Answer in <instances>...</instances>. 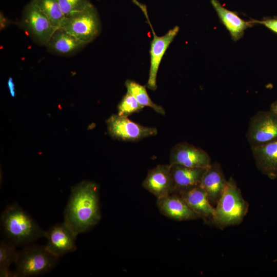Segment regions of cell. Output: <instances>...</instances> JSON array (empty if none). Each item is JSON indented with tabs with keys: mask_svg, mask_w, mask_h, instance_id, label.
Segmentation results:
<instances>
[{
	"mask_svg": "<svg viewBox=\"0 0 277 277\" xmlns=\"http://www.w3.org/2000/svg\"><path fill=\"white\" fill-rule=\"evenodd\" d=\"M125 86L127 92L133 95L142 107H149L159 114H165L164 109L151 100L146 90V85L143 86L134 81L127 80L125 82Z\"/></svg>",
	"mask_w": 277,
	"mask_h": 277,
	"instance_id": "cell-20",
	"label": "cell"
},
{
	"mask_svg": "<svg viewBox=\"0 0 277 277\" xmlns=\"http://www.w3.org/2000/svg\"><path fill=\"white\" fill-rule=\"evenodd\" d=\"M61 28L87 44L100 34L101 23L97 11L91 4L83 11L65 17Z\"/></svg>",
	"mask_w": 277,
	"mask_h": 277,
	"instance_id": "cell-5",
	"label": "cell"
},
{
	"mask_svg": "<svg viewBox=\"0 0 277 277\" xmlns=\"http://www.w3.org/2000/svg\"><path fill=\"white\" fill-rule=\"evenodd\" d=\"M156 205L162 214L174 220L183 221L199 219L184 200L176 193L157 199Z\"/></svg>",
	"mask_w": 277,
	"mask_h": 277,
	"instance_id": "cell-13",
	"label": "cell"
},
{
	"mask_svg": "<svg viewBox=\"0 0 277 277\" xmlns=\"http://www.w3.org/2000/svg\"><path fill=\"white\" fill-rule=\"evenodd\" d=\"M170 166L175 186L174 192L199 186L206 170V168L187 167L177 164H170Z\"/></svg>",
	"mask_w": 277,
	"mask_h": 277,
	"instance_id": "cell-18",
	"label": "cell"
},
{
	"mask_svg": "<svg viewBox=\"0 0 277 277\" xmlns=\"http://www.w3.org/2000/svg\"><path fill=\"white\" fill-rule=\"evenodd\" d=\"M211 3L221 22L229 31L234 41L241 38L245 30L254 25L251 21H245L236 13L225 8L218 0H211Z\"/></svg>",
	"mask_w": 277,
	"mask_h": 277,
	"instance_id": "cell-17",
	"label": "cell"
},
{
	"mask_svg": "<svg viewBox=\"0 0 277 277\" xmlns=\"http://www.w3.org/2000/svg\"><path fill=\"white\" fill-rule=\"evenodd\" d=\"M56 29L61 28L65 16L58 0H32Z\"/></svg>",
	"mask_w": 277,
	"mask_h": 277,
	"instance_id": "cell-21",
	"label": "cell"
},
{
	"mask_svg": "<svg viewBox=\"0 0 277 277\" xmlns=\"http://www.w3.org/2000/svg\"><path fill=\"white\" fill-rule=\"evenodd\" d=\"M211 164V157L206 151L186 142L176 144L170 151V165L206 168Z\"/></svg>",
	"mask_w": 277,
	"mask_h": 277,
	"instance_id": "cell-11",
	"label": "cell"
},
{
	"mask_svg": "<svg viewBox=\"0 0 277 277\" xmlns=\"http://www.w3.org/2000/svg\"><path fill=\"white\" fill-rule=\"evenodd\" d=\"M251 150L257 168L270 179H277V140L251 146Z\"/></svg>",
	"mask_w": 277,
	"mask_h": 277,
	"instance_id": "cell-16",
	"label": "cell"
},
{
	"mask_svg": "<svg viewBox=\"0 0 277 277\" xmlns=\"http://www.w3.org/2000/svg\"><path fill=\"white\" fill-rule=\"evenodd\" d=\"M76 235L63 222L51 226L46 231V248L54 255L60 258L64 255L74 251Z\"/></svg>",
	"mask_w": 277,
	"mask_h": 277,
	"instance_id": "cell-10",
	"label": "cell"
},
{
	"mask_svg": "<svg viewBox=\"0 0 277 277\" xmlns=\"http://www.w3.org/2000/svg\"><path fill=\"white\" fill-rule=\"evenodd\" d=\"M7 19L3 17V15H1V29H3L7 25Z\"/></svg>",
	"mask_w": 277,
	"mask_h": 277,
	"instance_id": "cell-28",
	"label": "cell"
},
{
	"mask_svg": "<svg viewBox=\"0 0 277 277\" xmlns=\"http://www.w3.org/2000/svg\"><path fill=\"white\" fill-rule=\"evenodd\" d=\"M16 247L10 245L4 240L0 242V276H14L13 272L9 270V267L14 263L17 255Z\"/></svg>",
	"mask_w": 277,
	"mask_h": 277,
	"instance_id": "cell-22",
	"label": "cell"
},
{
	"mask_svg": "<svg viewBox=\"0 0 277 277\" xmlns=\"http://www.w3.org/2000/svg\"><path fill=\"white\" fill-rule=\"evenodd\" d=\"M270 110L277 115V100L273 102L270 107Z\"/></svg>",
	"mask_w": 277,
	"mask_h": 277,
	"instance_id": "cell-27",
	"label": "cell"
},
{
	"mask_svg": "<svg viewBox=\"0 0 277 277\" xmlns=\"http://www.w3.org/2000/svg\"><path fill=\"white\" fill-rule=\"evenodd\" d=\"M106 123L109 134L118 140L135 142L157 133L155 127L142 126L118 114L111 115Z\"/></svg>",
	"mask_w": 277,
	"mask_h": 277,
	"instance_id": "cell-9",
	"label": "cell"
},
{
	"mask_svg": "<svg viewBox=\"0 0 277 277\" xmlns=\"http://www.w3.org/2000/svg\"><path fill=\"white\" fill-rule=\"evenodd\" d=\"M248 209V202L243 198L235 180L230 177L216 205L211 224L220 229L238 225L243 222Z\"/></svg>",
	"mask_w": 277,
	"mask_h": 277,
	"instance_id": "cell-3",
	"label": "cell"
},
{
	"mask_svg": "<svg viewBox=\"0 0 277 277\" xmlns=\"http://www.w3.org/2000/svg\"><path fill=\"white\" fill-rule=\"evenodd\" d=\"M59 258L50 253L45 246L29 244L18 251L14 263V277H30L51 271Z\"/></svg>",
	"mask_w": 277,
	"mask_h": 277,
	"instance_id": "cell-4",
	"label": "cell"
},
{
	"mask_svg": "<svg viewBox=\"0 0 277 277\" xmlns=\"http://www.w3.org/2000/svg\"><path fill=\"white\" fill-rule=\"evenodd\" d=\"M19 24L35 42L41 45L46 46L57 30L32 0L24 9Z\"/></svg>",
	"mask_w": 277,
	"mask_h": 277,
	"instance_id": "cell-7",
	"label": "cell"
},
{
	"mask_svg": "<svg viewBox=\"0 0 277 277\" xmlns=\"http://www.w3.org/2000/svg\"><path fill=\"white\" fill-rule=\"evenodd\" d=\"M8 87L9 89L10 92L11 93V95L12 96H15V88H14V84L13 82V80L12 78L10 77L8 81Z\"/></svg>",
	"mask_w": 277,
	"mask_h": 277,
	"instance_id": "cell-26",
	"label": "cell"
},
{
	"mask_svg": "<svg viewBox=\"0 0 277 277\" xmlns=\"http://www.w3.org/2000/svg\"><path fill=\"white\" fill-rule=\"evenodd\" d=\"M4 240L15 247L25 246L45 238L46 231L17 203L8 205L1 216Z\"/></svg>",
	"mask_w": 277,
	"mask_h": 277,
	"instance_id": "cell-2",
	"label": "cell"
},
{
	"mask_svg": "<svg viewBox=\"0 0 277 277\" xmlns=\"http://www.w3.org/2000/svg\"><path fill=\"white\" fill-rule=\"evenodd\" d=\"M142 186L157 199L173 193L175 186L170 164L158 165L149 170Z\"/></svg>",
	"mask_w": 277,
	"mask_h": 277,
	"instance_id": "cell-12",
	"label": "cell"
},
{
	"mask_svg": "<svg viewBox=\"0 0 277 277\" xmlns=\"http://www.w3.org/2000/svg\"><path fill=\"white\" fill-rule=\"evenodd\" d=\"M186 202L193 211L206 223L211 224L215 214V207L209 201L205 191L199 186L176 192Z\"/></svg>",
	"mask_w": 277,
	"mask_h": 277,
	"instance_id": "cell-15",
	"label": "cell"
},
{
	"mask_svg": "<svg viewBox=\"0 0 277 277\" xmlns=\"http://www.w3.org/2000/svg\"><path fill=\"white\" fill-rule=\"evenodd\" d=\"M246 136L251 147L277 140V115L270 110L257 112L250 120Z\"/></svg>",
	"mask_w": 277,
	"mask_h": 277,
	"instance_id": "cell-8",
	"label": "cell"
},
{
	"mask_svg": "<svg viewBox=\"0 0 277 277\" xmlns=\"http://www.w3.org/2000/svg\"><path fill=\"white\" fill-rule=\"evenodd\" d=\"M143 108L133 95L127 92L118 104L117 114L128 117L134 113L140 112Z\"/></svg>",
	"mask_w": 277,
	"mask_h": 277,
	"instance_id": "cell-23",
	"label": "cell"
},
{
	"mask_svg": "<svg viewBox=\"0 0 277 277\" xmlns=\"http://www.w3.org/2000/svg\"><path fill=\"white\" fill-rule=\"evenodd\" d=\"M227 182L220 164L211 163L206 168L199 186L205 191L212 205H216Z\"/></svg>",
	"mask_w": 277,
	"mask_h": 277,
	"instance_id": "cell-14",
	"label": "cell"
},
{
	"mask_svg": "<svg viewBox=\"0 0 277 277\" xmlns=\"http://www.w3.org/2000/svg\"><path fill=\"white\" fill-rule=\"evenodd\" d=\"M85 45L60 28L52 35L46 46L52 53L65 56L75 53Z\"/></svg>",
	"mask_w": 277,
	"mask_h": 277,
	"instance_id": "cell-19",
	"label": "cell"
},
{
	"mask_svg": "<svg viewBox=\"0 0 277 277\" xmlns=\"http://www.w3.org/2000/svg\"><path fill=\"white\" fill-rule=\"evenodd\" d=\"M135 3L144 12L153 34V38L151 42L149 52L150 64L149 77L146 85L149 89L154 91L157 88L156 77L161 61L169 45L178 33L180 28L177 26H174L173 28L168 30L165 35L161 36H157L149 19L146 6L139 3L137 1H135Z\"/></svg>",
	"mask_w": 277,
	"mask_h": 277,
	"instance_id": "cell-6",
	"label": "cell"
},
{
	"mask_svg": "<svg viewBox=\"0 0 277 277\" xmlns=\"http://www.w3.org/2000/svg\"><path fill=\"white\" fill-rule=\"evenodd\" d=\"M251 22L254 25L256 24L265 26L272 32L277 34V17H266L262 20L251 19Z\"/></svg>",
	"mask_w": 277,
	"mask_h": 277,
	"instance_id": "cell-25",
	"label": "cell"
},
{
	"mask_svg": "<svg viewBox=\"0 0 277 277\" xmlns=\"http://www.w3.org/2000/svg\"><path fill=\"white\" fill-rule=\"evenodd\" d=\"M101 219L98 185L83 181L74 186L64 211V222L77 236L96 225Z\"/></svg>",
	"mask_w": 277,
	"mask_h": 277,
	"instance_id": "cell-1",
	"label": "cell"
},
{
	"mask_svg": "<svg viewBox=\"0 0 277 277\" xmlns=\"http://www.w3.org/2000/svg\"><path fill=\"white\" fill-rule=\"evenodd\" d=\"M65 17L81 12L91 4L89 0H58Z\"/></svg>",
	"mask_w": 277,
	"mask_h": 277,
	"instance_id": "cell-24",
	"label": "cell"
}]
</instances>
